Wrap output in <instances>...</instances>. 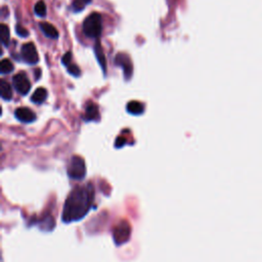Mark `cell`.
Here are the masks:
<instances>
[{"mask_svg":"<svg viewBox=\"0 0 262 262\" xmlns=\"http://www.w3.org/2000/svg\"><path fill=\"white\" fill-rule=\"evenodd\" d=\"M94 200V190L92 184L74 188L68 195L61 214L63 222L70 223L82 219L90 210Z\"/></svg>","mask_w":262,"mask_h":262,"instance_id":"cell-1","label":"cell"},{"mask_svg":"<svg viewBox=\"0 0 262 262\" xmlns=\"http://www.w3.org/2000/svg\"><path fill=\"white\" fill-rule=\"evenodd\" d=\"M102 30L101 15L97 12H93L88 15L83 23V32L87 37L96 38L100 35Z\"/></svg>","mask_w":262,"mask_h":262,"instance_id":"cell-2","label":"cell"},{"mask_svg":"<svg viewBox=\"0 0 262 262\" xmlns=\"http://www.w3.org/2000/svg\"><path fill=\"white\" fill-rule=\"evenodd\" d=\"M86 174V166L84 160L79 156L72 157L68 166V175L73 179H83Z\"/></svg>","mask_w":262,"mask_h":262,"instance_id":"cell-3","label":"cell"},{"mask_svg":"<svg viewBox=\"0 0 262 262\" xmlns=\"http://www.w3.org/2000/svg\"><path fill=\"white\" fill-rule=\"evenodd\" d=\"M12 84H13V87L15 88V90L19 94L26 95L31 90V82L28 79L27 75L25 73H23V72L17 73L16 75L13 76Z\"/></svg>","mask_w":262,"mask_h":262,"instance_id":"cell-4","label":"cell"},{"mask_svg":"<svg viewBox=\"0 0 262 262\" xmlns=\"http://www.w3.org/2000/svg\"><path fill=\"white\" fill-rule=\"evenodd\" d=\"M20 55H21L23 59L29 64H35L39 61L38 51H37L34 43L29 42V43L24 44L20 49Z\"/></svg>","mask_w":262,"mask_h":262,"instance_id":"cell-5","label":"cell"},{"mask_svg":"<svg viewBox=\"0 0 262 262\" xmlns=\"http://www.w3.org/2000/svg\"><path fill=\"white\" fill-rule=\"evenodd\" d=\"M130 226L126 221L120 222L114 230V241L117 245H121L123 243H126L129 239L130 236Z\"/></svg>","mask_w":262,"mask_h":262,"instance_id":"cell-6","label":"cell"},{"mask_svg":"<svg viewBox=\"0 0 262 262\" xmlns=\"http://www.w3.org/2000/svg\"><path fill=\"white\" fill-rule=\"evenodd\" d=\"M115 62L117 66H120L124 70V76L126 79H129L132 76V62L129 56L125 53H118Z\"/></svg>","mask_w":262,"mask_h":262,"instance_id":"cell-7","label":"cell"},{"mask_svg":"<svg viewBox=\"0 0 262 262\" xmlns=\"http://www.w3.org/2000/svg\"><path fill=\"white\" fill-rule=\"evenodd\" d=\"M15 118L24 123H31L36 120V115L29 107H17L15 110Z\"/></svg>","mask_w":262,"mask_h":262,"instance_id":"cell-8","label":"cell"},{"mask_svg":"<svg viewBox=\"0 0 262 262\" xmlns=\"http://www.w3.org/2000/svg\"><path fill=\"white\" fill-rule=\"evenodd\" d=\"M40 29L41 31L49 38L51 39H56L58 37V32L57 30L54 28V26H52L51 24L49 23H45V21H42L40 25Z\"/></svg>","mask_w":262,"mask_h":262,"instance_id":"cell-9","label":"cell"},{"mask_svg":"<svg viewBox=\"0 0 262 262\" xmlns=\"http://www.w3.org/2000/svg\"><path fill=\"white\" fill-rule=\"evenodd\" d=\"M128 113L132 114V115H141L144 111V105L143 103H141L140 101H136V100H132V101H129L127 103V106H126Z\"/></svg>","mask_w":262,"mask_h":262,"instance_id":"cell-10","label":"cell"},{"mask_svg":"<svg viewBox=\"0 0 262 262\" xmlns=\"http://www.w3.org/2000/svg\"><path fill=\"white\" fill-rule=\"evenodd\" d=\"M99 118V113L97 106L93 102H89L86 106V112H85V120L87 121H92V120H97Z\"/></svg>","mask_w":262,"mask_h":262,"instance_id":"cell-11","label":"cell"},{"mask_svg":"<svg viewBox=\"0 0 262 262\" xmlns=\"http://www.w3.org/2000/svg\"><path fill=\"white\" fill-rule=\"evenodd\" d=\"M47 98V90L43 87H39L37 88L33 95L31 96V100L35 103H42L43 101H45V99Z\"/></svg>","mask_w":262,"mask_h":262,"instance_id":"cell-12","label":"cell"},{"mask_svg":"<svg viewBox=\"0 0 262 262\" xmlns=\"http://www.w3.org/2000/svg\"><path fill=\"white\" fill-rule=\"evenodd\" d=\"M0 93H1V97L4 100H10L12 98L11 87L8 84V82H6L5 80L0 81Z\"/></svg>","mask_w":262,"mask_h":262,"instance_id":"cell-13","label":"cell"},{"mask_svg":"<svg viewBox=\"0 0 262 262\" xmlns=\"http://www.w3.org/2000/svg\"><path fill=\"white\" fill-rule=\"evenodd\" d=\"M0 39L3 46H7L9 44V29L5 24L0 26Z\"/></svg>","mask_w":262,"mask_h":262,"instance_id":"cell-14","label":"cell"},{"mask_svg":"<svg viewBox=\"0 0 262 262\" xmlns=\"http://www.w3.org/2000/svg\"><path fill=\"white\" fill-rule=\"evenodd\" d=\"M95 54H96L97 60L101 67V69L104 72L105 71V57L103 55V52H102V49H101V46L99 43H96V45H95Z\"/></svg>","mask_w":262,"mask_h":262,"instance_id":"cell-15","label":"cell"},{"mask_svg":"<svg viewBox=\"0 0 262 262\" xmlns=\"http://www.w3.org/2000/svg\"><path fill=\"white\" fill-rule=\"evenodd\" d=\"M12 71H13L12 62L7 58L2 59L1 62H0V72H1V74H9Z\"/></svg>","mask_w":262,"mask_h":262,"instance_id":"cell-16","label":"cell"},{"mask_svg":"<svg viewBox=\"0 0 262 262\" xmlns=\"http://www.w3.org/2000/svg\"><path fill=\"white\" fill-rule=\"evenodd\" d=\"M34 11L38 16L46 15V5L43 1H38L34 6Z\"/></svg>","mask_w":262,"mask_h":262,"instance_id":"cell-17","label":"cell"},{"mask_svg":"<svg viewBox=\"0 0 262 262\" xmlns=\"http://www.w3.org/2000/svg\"><path fill=\"white\" fill-rule=\"evenodd\" d=\"M68 72H69V74H71L74 77H79L81 75V71H80L79 67L75 63H71L68 66Z\"/></svg>","mask_w":262,"mask_h":262,"instance_id":"cell-18","label":"cell"},{"mask_svg":"<svg viewBox=\"0 0 262 262\" xmlns=\"http://www.w3.org/2000/svg\"><path fill=\"white\" fill-rule=\"evenodd\" d=\"M86 2L84 0H74L73 2V8L75 11H80L84 9Z\"/></svg>","mask_w":262,"mask_h":262,"instance_id":"cell-19","label":"cell"},{"mask_svg":"<svg viewBox=\"0 0 262 262\" xmlns=\"http://www.w3.org/2000/svg\"><path fill=\"white\" fill-rule=\"evenodd\" d=\"M15 31H16L17 35L20 36V37H27L29 35V32L24 27H21L20 25H16Z\"/></svg>","mask_w":262,"mask_h":262,"instance_id":"cell-20","label":"cell"},{"mask_svg":"<svg viewBox=\"0 0 262 262\" xmlns=\"http://www.w3.org/2000/svg\"><path fill=\"white\" fill-rule=\"evenodd\" d=\"M61 61H62V63H63L64 66L71 64V61H72V53H71V52H67V53L62 56Z\"/></svg>","mask_w":262,"mask_h":262,"instance_id":"cell-21","label":"cell"},{"mask_svg":"<svg viewBox=\"0 0 262 262\" xmlns=\"http://www.w3.org/2000/svg\"><path fill=\"white\" fill-rule=\"evenodd\" d=\"M125 142H126L125 138H123L122 136H120V137H118V138H117V140H116V146H117V147H120V146L124 145V144H125Z\"/></svg>","mask_w":262,"mask_h":262,"instance_id":"cell-22","label":"cell"},{"mask_svg":"<svg viewBox=\"0 0 262 262\" xmlns=\"http://www.w3.org/2000/svg\"><path fill=\"white\" fill-rule=\"evenodd\" d=\"M39 74H40V69H37V71H36V79L39 78Z\"/></svg>","mask_w":262,"mask_h":262,"instance_id":"cell-23","label":"cell"},{"mask_svg":"<svg viewBox=\"0 0 262 262\" xmlns=\"http://www.w3.org/2000/svg\"><path fill=\"white\" fill-rule=\"evenodd\" d=\"M84 1H85V2H86V3H88V2H90V1H91V0H84Z\"/></svg>","mask_w":262,"mask_h":262,"instance_id":"cell-24","label":"cell"}]
</instances>
